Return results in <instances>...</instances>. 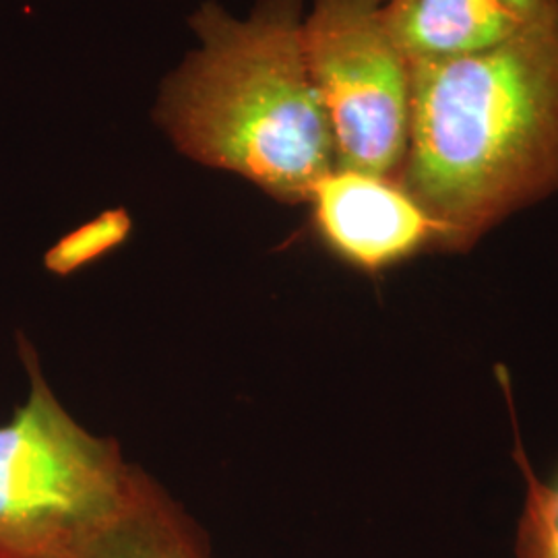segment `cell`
I'll use <instances>...</instances> for the list:
<instances>
[{
	"mask_svg": "<svg viewBox=\"0 0 558 558\" xmlns=\"http://www.w3.org/2000/svg\"><path fill=\"white\" fill-rule=\"evenodd\" d=\"M398 182L437 226L442 253L558 195V2L499 46L412 66Z\"/></svg>",
	"mask_w": 558,
	"mask_h": 558,
	"instance_id": "obj_1",
	"label": "cell"
},
{
	"mask_svg": "<svg viewBox=\"0 0 558 558\" xmlns=\"http://www.w3.org/2000/svg\"><path fill=\"white\" fill-rule=\"evenodd\" d=\"M199 38L163 81L156 120L184 156L304 203L336 170V143L302 41V0H257L246 20L205 0Z\"/></svg>",
	"mask_w": 558,
	"mask_h": 558,
	"instance_id": "obj_2",
	"label": "cell"
},
{
	"mask_svg": "<svg viewBox=\"0 0 558 558\" xmlns=\"http://www.w3.org/2000/svg\"><path fill=\"white\" fill-rule=\"evenodd\" d=\"M29 396L0 426V558H80L129 499L137 468L73 418L20 338Z\"/></svg>",
	"mask_w": 558,
	"mask_h": 558,
	"instance_id": "obj_3",
	"label": "cell"
},
{
	"mask_svg": "<svg viewBox=\"0 0 558 558\" xmlns=\"http://www.w3.org/2000/svg\"><path fill=\"white\" fill-rule=\"evenodd\" d=\"M304 54L331 124L336 168L398 180L408 151L412 64L383 0H313Z\"/></svg>",
	"mask_w": 558,
	"mask_h": 558,
	"instance_id": "obj_4",
	"label": "cell"
},
{
	"mask_svg": "<svg viewBox=\"0 0 558 558\" xmlns=\"http://www.w3.org/2000/svg\"><path fill=\"white\" fill-rule=\"evenodd\" d=\"M325 244L364 271H380L437 248V226L398 180L336 168L311 201Z\"/></svg>",
	"mask_w": 558,
	"mask_h": 558,
	"instance_id": "obj_5",
	"label": "cell"
},
{
	"mask_svg": "<svg viewBox=\"0 0 558 558\" xmlns=\"http://www.w3.org/2000/svg\"><path fill=\"white\" fill-rule=\"evenodd\" d=\"M383 11L412 66L486 52L530 23L502 0H383Z\"/></svg>",
	"mask_w": 558,
	"mask_h": 558,
	"instance_id": "obj_6",
	"label": "cell"
},
{
	"mask_svg": "<svg viewBox=\"0 0 558 558\" xmlns=\"http://www.w3.org/2000/svg\"><path fill=\"white\" fill-rule=\"evenodd\" d=\"M80 558H216L195 521L137 470L133 490Z\"/></svg>",
	"mask_w": 558,
	"mask_h": 558,
	"instance_id": "obj_7",
	"label": "cell"
},
{
	"mask_svg": "<svg viewBox=\"0 0 558 558\" xmlns=\"http://www.w3.org/2000/svg\"><path fill=\"white\" fill-rule=\"evenodd\" d=\"M500 385L505 391L507 405L511 410L513 437H515V461L525 482V502L523 515L519 521L518 557L519 558H558V484L548 486L539 482L523 442L519 437V426L515 422V408L511 398L509 375L505 368H499Z\"/></svg>",
	"mask_w": 558,
	"mask_h": 558,
	"instance_id": "obj_8",
	"label": "cell"
},
{
	"mask_svg": "<svg viewBox=\"0 0 558 558\" xmlns=\"http://www.w3.org/2000/svg\"><path fill=\"white\" fill-rule=\"evenodd\" d=\"M131 234V218L124 209L104 211L96 220L83 223L77 230L60 239L44 257L48 271L71 276L81 267L120 246Z\"/></svg>",
	"mask_w": 558,
	"mask_h": 558,
	"instance_id": "obj_9",
	"label": "cell"
},
{
	"mask_svg": "<svg viewBox=\"0 0 558 558\" xmlns=\"http://www.w3.org/2000/svg\"><path fill=\"white\" fill-rule=\"evenodd\" d=\"M507 7H511L519 17L525 21L536 20L539 15H544L546 11H550L558 0H502Z\"/></svg>",
	"mask_w": 558,
	"mask_h": 558,
	"instance_id": "obj_10",
	"label": "cell"
}]
</instances>
